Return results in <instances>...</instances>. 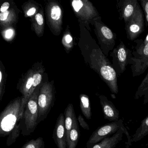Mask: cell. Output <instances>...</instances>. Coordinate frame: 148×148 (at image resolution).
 Instances as JSON below:
<instances>
[{"label": "cell", "instance_id": "6da1fadb", "mask_svg": "<svg viewBox=\"0 0 148 148\" xmlns=\"http://www.w3.org/2000/svg\"><path fill=\"white\" fill-rule=\"evenodd\" d=\"M21 101L16 100L10 103L0 115V136H8L22 118Z\"/></svg>", "mask_w": 148, "mask_h": 148}, {"label": "cell", "instance_id": "7a4b0ae2", "mask_svg": "<svg viewBox=\"0 0 148 148\" xmlns=\"http://www.w3.org/2000/svg\"><path fill=\"white\" fill-rule=\"evenodd\" d=\"M132 51L131 69L133 77L143 74L148 67V34L144 39H136Z\"/></svg>", "mask_w": 148, "mask_h": 148}, {"label": "cell", "instance_id": "3957f363", "mask_svg": "<svg viewBox=\"0 0 148 148\" xmlns=\"http://www.w3.org/2000/svg\"><path fill=\"white\" fill-rule=\"evenodd\" d=\"M120 129L123 131L124 133L127 136L128 142L126 143V147L128 148L132 145V138L127 129L125 127L122 119L118 121L108 123L98 128L92 134L86 143L87 148H91L96 144L107 137L111 136L116 133Z\"/></svg>", "mask_w": 148, "mask_h": 148}, {"label": "cell", "instance_id": "277c9868", "mask_svg": "<svg viewBox=\"0 0 148 148\" xmlns=\"http://www.w3.org/2000/svg\"><path fill=\"white\" fill-rule=\"evenodd\" d=\"M38 98L36 96L31 97L28 99L24 114L20 121L21 134L29 136L33 133L38 125Z\"/></svg>", "mask_w": 148, "mask_h": 148}, {"label": "cell", "instance_id": "5b68a950", "mask_svg": "<svg viewBox=\"0 0 148 148\" xmlns=\"http://www.w3.org/2000/svg\"><path fill=\"white\" fill-rule=\"evenodd\" d=\"M110 56L112 60V64L118 77L124 72L126 66L131 64L132 51L121 41L119 45L110 53Z\"/></svg>", "mask_w": 148, "mask_h": 148}, {"label": "cell", "instance_id": "8992f818", "mask_svg": "<svg viewBox=\"0 0 148 148\" xmlns=\"http://www.w3.org/2000/svg\"><path fill=\"white\" fill-rule=\"evenodd\" d=\"M145 25L144 16L140 5L133 17L125 24V30L127 38L133 41L136 40L144 31Z\"/></svg>", "mask_w": 148, "mask_h": 148}, {"label": "cell", "instance_id": "52a82bcc", "mask_svg": "<svg viewBox=\"0 0 148 148\" xmlns=\"http://www.w3.org/2000/svg\"><path fill=\"white\" fill-rule=\"evenodd\" d=\"M99 25L98 32L99 41L104 54L108 56L110 51L114 49L116 34L105 24L101 23Z\"/></svg>", "mask_w": 148, "mask_h": 148}, {"label": "cell", "instance_id": "ba28073f", "mask_svg": "<svg viewBox=\"0 0 148 148\" xmlns=\"http://www.w3.org/2000/svg\"><path fill=\"white\" fill-rule=\"evenodd\" d=\"M139 5L137 0L118 1L116 7L119 19L126 24L133 17Z\"/></svg>", "mask_w": 148, "mask_h": 148}, {"label": "cell", "instance_id": "9c48e42d", "mask_svg": "<svg viewBox=\"0 0 148 148\" xmlns=\"http://www.w3.org/2000/svg\"><path fill=\"white\" fill-rule=\"evenodd\" d=\"M53 138L58 148H67L64 115L60 113L57 119Z\"/></svg>", "mask_w": 148, "mask_h": 148}, {"label": "cell", "instance_id": "30bf717a", "mask_svg": "<svg viewBox=\"0 0 148 148\" xmlns=\"http://www.w3.org/2000/svg\"><path fill=\"white\" fill-rule=\"evenodd\" d=\"M99 98L105 119L111 122L118 121L119 112L113 103L103 95H101Z\"/></svg>", "mask_w": 148, "mask_h": 148}, {"label": "cell", "instance_id": "8fae6325", "mask_svg": "<svg viewBox=\"0 0 148 148\" xmlns=\"http://www.w3.org/2000/svg\"><path fill=\"white\" fill-rule=\"evenodd\" d=\"M123 133L124 134L123 130L120 129L111 136L105 138L91 148H115L119 143L123 139Z\"/></svg>", "mask_w": 148, "mask_h": 148}, {"label": "cell", "instance_id": "7c38bea8", "mask_svg": "<svg viewBox=\"0 0 148 148\" xmlns=\"http://www.w3.org/2000/svg\"><path fill=\"white\" fill-rule=\"evenodd\" d=\"M65 125L66 130V143L69 142V136L75 119H77L73 106L69 104L64 111Z\"/></svg>", "mask_w": 148, "mask_h": 148}, {"label": "cell", "instance_id": "4fadbf2b", "mask_svg": "<svg viewBox=\"0 0 148 148\" xmlns=\"http://www.w3.org/2000/svg\"><path fill=\"white\" fill-rule=\"evenodd\" d=\"M148 135V116L142 120L139 127L132 136V143H136Z\"/></svg>", "mask_w": 148, "mask_h": 148}, {"label": "cell", "instance_id": "5bb4252c", "mask_svg": "<svg viewBox=\"0 0 148 148\" xmlns=\"http://www.w3.org/2000/svg\"><path fill=\"white\" fill-rule=\"evenodd\" d=\"M77 119H75L69 136L67 148H76L80 137V131Z\"/></svg>", "mask_w": 148, "mask_h": 148}, {"label": "cell", "instance_id": "9a60e30c", "mask_svg": "<svg viewBox=\"0 0 148 148\" xmlns=\"http://www.w3.org/2000/svg\"><path fill=\"white\" fill-rule=\"evenodd\" d=\"M143 97H144V104H145L148 103V72L138 86L135 98L138 99Z\"/></svg>", "mask_w": 148, "mask_h": 148}, {"label": "cell", "instance_id": "2e32d148", "mask_svg": "<svg viewBox=\"0 0 148 148\" xmlns=\"http://www.w3.org/2000/svg\"><path fill=\"white\" fill-rule=\"evenodd\" d=\"M80 110L86 118L88 120L91 119L92 112L90 99L87 96L82 95L80 98Z\"/></svg>", "mask_w": 148, "mask_h": 148}, {"label": "cell", "instance_id": "e0dca14e", "mask_svg": "<svg viewBox=\"0 0 148 148\" xmlns=\"http://www.w3.org/2000/svg\"><path fill=\"white\" fill-rule=\"evenodd\" d=\"M21 132V129L20 123H19L15 126L14 129L12 130L11 133L8 135V138L7 140V145L8 146H10L14 143H15L16 139L19 136Z\"/></svg>", "mask_w": 148, "mask_h": 148}, {"label": "cell", "instance_id": "ac0fdd59", "mask_svg": "<svg viewBox=\"0 0 148 148\" xmlns=\"http://www.w3.org/2000/svg\"><path fill=\"white\" fill-rule=\"evenodd\" d=\"M45 147L43 138L39 137L27 142L21 148H45Z\"/></svg>", "mask_w": 148, "mask_h": 148}, {"label": "cell", "instance_id": "d6986e66", "mask_svg": "<svg viewBox=\"0 0 148 148\" xmlns=\"http://www.w3.org/2000/svg\"><path fill=\"white\" fill-rule=\"evenodd\" d=\"M140 3L145 17V25L147 27L148 26V0H141Z\"/></svg>", "mask_w": 148, "mask_h": 148}, {"label": "cell", "instance_id": "ffe728a7", "mask_svg": "<svg viewBox=\"0 0 148 148\" xmlns=\"http://www.w3.org/2000/svg\"><path fill=\"white\" fill-rule=\"evenodd\" d=\"M61 15V10L59 6H54L51 8V17L52 19L57 21L59 19Z\"/></svg>", "mask_w": 148, "mask_h": 148}, {"label": "cell", "instance_id": "44dd1931", "mask_svg": "<svg viewBox=\"0 0 148 148\" xmlns=\"http://www.w3.org/2000/svg\"><path fill=\"white\" fill-rule=\"evenodd\" d=\"M77 120L79 122L80 126L82 128L85 129V130H90V127H89V125L86 122L83 117L80 114H79L78 116Z\"/></svg>", "mask_w": 148, "mask_h": 148}, {"label": "cell", "instance_id": "7402d4cb", "mask_svg": "<svg viewBox=\"0 0 148 148\" xmlns=\"http://www.w3.org/2000/svg\"><path fill=\"white\" fill-rule=\"evenodd\" d=\"M73 7L75 12H78L84 5L83 2L80 0H74L72 1Z\"/></svg>", "mask_w": 148, "mask_h": 148}, {"label": "cell", "instance_id": "603a6c76", "mask_svg": "<svg viewBox=\"0 0 148 148\" xmlns=\"http://www.w3.org/2000/svg\"><path fill=\"white\" fill-rule=\"evenodd\" d=\"M33 86L35 87L38 85L42 80V76L39 73H36L34 74L33 76Z\"/></svg>", "mask_w": 148, "mask_h": 148}, {"label": "cell", "instance_id": "cb8c5ba5", "mask_svg": "<svg viewBox=\"0 0 148 148\" xmlns=\"http://www.w3.org/2000/svg\"><path fill=\"white\" fill-rule=\"evenodd\" d=\"M33 84V78L30 77L27 79V82L25 88L27 90L26 92H28L29 90L31 89V87L32 86Z\"/></svg>", "mask_w": 148, "mask_h": 148}, {"label": "cell", "instance_id": "d4e9b609", "mask_svg": "<svg viewBox=\"0 0 148 148\" xmlns=\"http://www.w3.org/2000/svg\"><path fill=\"white\" fill-rule=\"evenodd\" d=\"M35 19L37 23L40 25H41L44 23V18L43 16L40 14H38L35 16Z\"/></svg>", "mask_w": 148, "mask_h": 148}, {"label": "cell", "instance_id": "484cf974", "mask_svg": "<svg viewBox=\"0 0 148 148\" xmlns=\"http://www.w3.org/2000/svg\"><path fill=\"white\" fill-rule=\"evenodd\" d=\"M9 12L7 11L4 12H1L0 14V20L1 21H5L8 17Z\"/></svg>", "mask_w": 148, "mask_h": 148}, {"label": "cell", "instance_id": "4316f807", "mask_svg": "<svg viewBox=\"0 0 148 148\" xmlns=\"http://www.w3.org/2000/svg\"><path fill=\"white\" fill-rule=\"evenodd\" d=\"M9 6H10V4L8 2H6L3 3L0 10L1 12H4L7 11L8 9L9 8Z\"/></svg>", "mask_w": 148, "mask_h": 148}, {"label": "cell", "instance_id": "83f0119b", "mask_svg": "<svg viewBox=\"0 0 148 148\" xmlns=\"http://www.w3.org/2000/svg\"><path fill=\"white\" fill-rule=\"evenodd\" d=\"M13 34V31L12 29H8L6 32L5 36L7 38H10Z\"/></svg>", "mask_w": 148, "mask_h": 148}, {"label": "cell", "instance_id": "f1b7e54d", "mask_svg": "<svg viewBox=\"0 0 148 148\" xmlns=\"http://www.w3.org/2000/svg\"><path fill=\"white\" fill-rule=\"evenodd\" d=\"M36 9L35 8H32L28 10L27 12V15L29 16L34 15L36 12Z\"/></svg>", "mask_w": 148, "mask_h": 148}, {"label": "cell", "instance_id": "f546056e", "mask_svg": "<svg viewBox=\"0 0 148 148\" xmlns=\"http://www.w3.org/2000/svg\"><path fill=\"white\" fill-rule=\"evenodd\" d=\"M65 40L67 43H70L72 41L73 39L71 35L68 34L65 37Z\"/></svg>", "mask_w": 148, "mask_h": 148}, {"label": "cell", "instance_id": "4dcf8cb0", "mask_svg": "<svg viewBox=\"0 0 148 148\" xmlns=\"http://www.w3.org/2000/svg\"><path fill=\"white\" fill-rule=\"evenodd\" d=\"M1 79H2V73L1 72H0V82H1Z\"/></svg>", "mask_w": 148, "mask_h": 148}]
</instances>
